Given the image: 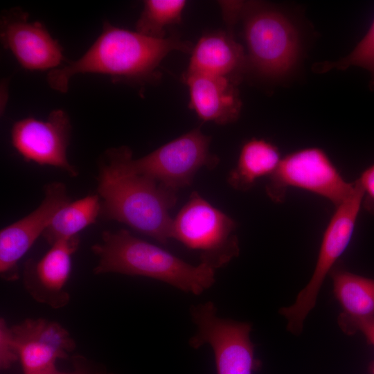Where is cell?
Masks as SVG:
<instances>
[{
	"mask_svg": "<svg viewBox=\"0 0 374 374\" xmlns=\"http://www.w3.org/2000/svg\"><path fill=\"white\" fill-rule=\"evenodd\" d=\"M44 374H89L87 370L85 368H83L82 366H80L78 368H75L73 371L71 372H61L55 368L46 372Z\"/></svg>",
	"mask_w": 374,
	"mask_h": 374,
	"instance_id": "cell-25",
	"label": "cell"
},
{
	"mask_svg": "<svg viewBox=\"0 0 374 374\" xmlns=\"http://www.w3.org/2000/svg\"><path fill=\"white\" fill-rule=\"evenodd\" d=\"M353 192L335 206L324 231L315 268L306 286L299 293L295 302L280 310L287 321V330L299 335L303 322L316 304L317 298L328 274L348 246L354 233L359 213L362 206L363 193L355 181Z\"/></svg>",
	"mask_w": 374,
	"mask_h": 374,
	"instance_id": "cell-6",
	"label": "cell"
},
{
	"mask_svg": "<svg viewBox=\"0 0 374 374\" xmlns=\"http://www.w3.org/2000/svg\"><path fill=\"white\" fill-rule=\"evenodd\" d=\"M362 193V207L374 215V163L364 170L356 180Z\"/></svg>",
	"mask_w": 374,
	"mask_h": 374,
	"instance_id": "cell-24",
	"label": "cell"
},
{
	"mask_svg": "<svg viewBox=\"0 0 374 374\" xmlns=\"http://www.w3.org/2000/svg\"><path fill=\"white\" fill-rule=\"evenodd\" d=\"M245 13L244 33L251 66L268 78L287 75L299 55V37L294 24L283 13L269 8Z\"/></svg>",
	"mask_w": 374,
	"mask_h": 374,
	"instance_id": "cell-8",
	"label": "cell"
},
{
	"mask_svg": "<svg viewBox=\"0 0 374 374\" xmlns=\"http://www.w3.org/2000/svg\"><path fill=\"white\" fill-rule=\"evenodd\" d=\"M324 69H346L352 66H360L371 71L374 69V21L369 30L350 53Z\"/></svg>",
	"mask_w": 374,
	"mask_h": 374,
	"instance_id": "cell-21",
	"label": "cell"
},
{
	"mask_svg": "<svg viewBox=\"0 0 374 374\" xmlns=\"http://www.w3.org/2000/svg\"><path fill=\"white\" fill-rule=\"evenodd\" d=\"M242 47L224 31L203 35L192 48L186 73H198L228 78L234 76L244 66Z\"/></svg>",
	"mask_w": 374,
	"mask_h": 374,
	"instance_id": "cell-16",
	"label": "cell"
},
{
	"mask_svg": "<svg viewBox=\"0 0 374 374\" xmlns=\"http://www.w3.org/2000/svg\"><path fill=\"white\" fill-rule=\"evenodd\" d=\"M329 275L343 314L355 318L374 316V279L351 273L337 263Z\"/></svg>",
	"mask_w": 374,
	"mask_h": 374,
	"instance_id": "cell-18",
	"label": "cell"
},
{
	"mask_svg": "<svg viewBox=\"0 0 374 374\" xmlns=\"http://www.w3.org/2000/svg\"><path fill=\"white\" fill-rule=\"evenodd\" d=\"M24 374H44L55 368L58 359L67 357L75 343L60 323L28 319L10 327Z\"/></svg>",
	"mask_w": 374,
	"mask_h": 374,
	"instance_id": "cell-13",
	"label": "cell"
},
{
	"mask_svg": "<svg viewBox=\"0 0 374 374\" xmlns=\"http://www.w3.org/2000/svg\"><path fill=\"white\" fill-rule=\"evenodd\" d=\"M190 49L188 42L174 37L153 38L105 21L101 33L84 54L48 71L47 82L53 89L65 93L70 79L78 73H100L118 81L147 80L169 53Z\"/></svg>",
	"mask_w": 374,
	"mask_h": 374,
	"instance_id": "cell-1",
	"label": "cell"
},
{
	"mask_svg": "<svg viewBox=\"0 0 374 374\" xmlns=\"http://www.w3.org/2000/svg\"><path fill=\"white\" fill-rule=\"evenodd\" d=\"M78 235L60 240L38 260H29L24 270L26 290L36 301L58 309L68 304L66 290L71 270V256L79 245Z\"/></svg>",
	"mask_w": 374,
	"mask_h": 374,
	"instance_id": "cell-14",
	"label": "cell"
},
{
	"mask_svg": "<svg viewBox=\"0 0 374 374\" xmlns=\"http://www.w3.org/2000/svg\"><path fill=\"white\" fill-rule=\"evenodd\" d=\"M19 360L17 352L13 341L10 327L3 319L0 321V365L1 368H9Z\"/></svg>",
	"mask_w": 374,
	"mask_h": 374,
	"instance_id": "cell-23",
	"label": "cell"
},
{
	"mask_svg": "<svg viewBox=\"0 0 374 374\" xmlns=\"http://www.w3.org/2000/svg\"><path fill=\"white\" fill-rule=\"evenodd\" d=\"M184 0H145L136 31L153 38H165L166 28L181 20Z\"/></svg>",
	"mask_w": 374,
	"mask_h": 374,
	"instance_id": "cell-20",
	"label": "cell"
},
{
	"mask_svg": "<svg viewBox=\"0 0 374 374\" xmlns=\"http://www.w3.org/2000/svg\"><path fill=\"white\" fill-rule=\"evenodd\" d=\"M98 195H89L69 202L55 213L42 235L51 245L55 242L78 235L93 224L100 213Z\"/></svg>",
	"mask_w": 374,
	"mask_h": 374,
	"instance_id": "cell-19",
	"label": "cell"
},
{
	"mask_svg": "<svg viewBox=\"0 0 374 374\" xmlns=\"http://www.w3.org/2000/svg\"><path fill=\"white\" fill-rule=\"evenodd\" d=\"M0 27L2 44L24 69L50 71L65 60L62 46L46 28L39 21H30L22 10L6 11Z\"/></svg>",
	"mask_w": 374,
	"mask_h": 374,
	"instance_id": "cell-11",
	"label": "cell"
},
{
	"mask_svg": "<svg viewBox=\"0 0 374 374\" xmlns=\"http://www.w3.org/2000/svg\"><path fill=\"white\" fill-rule=\"evenodd\" d=\"M70 133L68 114L57 109L53 110L46 120L28 117L15 122L11 130V141L26 161L57 167L76 176V170L66 157Z\"/></svg>",
	"mask_w": 374,
	"mask_h": 374,
	"instance_id": "cell-10",
	"label": "cell"
},
{
	"mask_svg": "<svg viewBox=\"0 0 374 374\" xmlns=\"http://www.w3.org/2000/svg\"><path fill=\"white\" fill-rule=\"evenodd\" d=\"M98 258L96 274L141 276L168 283L185 292L202 294L215 281V269L190 265L172 253L132 235L128 231H105L91 248Z\"/></svg>",
	"mask_w": 374,
	"mask_h": 374,
	"instance_id": "cell-2",
	"label": "cell"
},
{
	"mask_svg": "<svg viewBox=\"0 0 374 374\" xmlns=\"http://www.w3.org/2000/svg\"><path fill=\"white\" fill-rule=\"evenodd\" d=\"M355 181H346L328 154L312 147L293 152L281 160L267 178L265 191L275 203L284 202L292 188L323 197L337 206L354 190Z\"/></svg>",
	"mask_w": 374,
	"mask_h": 374,
	"instance_id": "cell-7",
	"label": "cell"
},
{
	"mask_svg": "<svg viewBox=\"0 0 374 374\" xmlns=\"http://www.w3.org/2000/svg\"><path fill=\"white\" fill-rule=\"evenodd\" d=\"M235 229L233 219L193 191L172 219L171 238L198 251L200 263L216 269L239 254Z\"/></svg>",
	"mask_w": 374,
	"mask_h": 374,
	"instance_id": "cell-5",
	"label": "cell"
},
{
	"mask_svg": "<svg viewBox=\"0 0 374 374\" xmlns=\"http://www.w3.org/2000/svg\"><path fill=\"white\" fill-rule=\"evenodd\" d=\"M281 158L273 143L252 138L242 145L237 164L230 171L227 181L237 190H249L259 179L271 176Z\"/></svg>",
	"mask_w": 374,
	"mask_h": 374,
	"instance_id": "cell-17",
	"label": "cell"
},
{
	"mask_svg": "<svg viewBox=\"0 0 374 374\" xmlns=\"http://www.w3.org/2000/svg\"><path fill=\"white\" fill-rule=\"evenodd\" d=\"M369 371L371 374H374V361L370 364Z\"/></svg>",
	"mask_w": 374,
	"mask_h": 374,
	"instance_id": "cell-26",
	"label": "cell"
},
{
	"mask_svg": "<svg viewBox=\"0 0 374 374\" xmlns=\"http://www.w3.org/2000/svg\"><path fill=\"white\" fill-rule=\"evenodd\" d=\"M184 80L189 90L190 107L201 120L224 125L238 118L241 102L234 80L185 73Z\"/></svg>",
	"mask_w": 374,
	"mask_h": 374,
	"instance_id": "cell-15",
	"label": "cell"
},
{
	"mask_svg": "<svg viewBox=\"0 0 374 374\" xmlns=\"http://www.w3.org/2000/svg\"><path fill=\"white\" fill-rule=\"evenodd\" d=\"M44 192V198L35 210L1 230L0 273L5 280L18 278L19 260L43 234L59 209L70 202L61 182L47 185Z\"/></svg>",
	"mask_w": 374,
	"mask_h": 374,
	"instance_id": "cell-12",
	"label": "cell"
},
{
	"mask_svg": "<svg viewBox=\"0 0 374 374\" xmlns=\"http://www.w3.org/2000/svg\"><path fill=\"white\" fill-rule=\"evenodd\" d=\"M190 312L197 330L189 344L195 349L210 346L217 373L252 374L258 364L249 337L251 323L218 317L211 301L193 305Z\"/></svg>",
	"mask_w": 374,
	"mask_h": 374,
	"instance_id": "cell-9",
	"label": "cell"
},
{
	"mask_svg": "<svg viewBox=\"0 0 374 374\" xmlns=\"http://www.w3.org/2000/svg\"><path fill=\"white\" fill-rule=\"evenodd\" d=\"M210 143L211 137L195 128L139 159H134L125 146L107 150L105 158L121 172L147 177L177 192L190 185L199 170H212L218 164Z\"/></svg>",
	"mask_w": 374,
	"mask_h": 374,
	"instance_id": "cell-4",
	"label": "cell"
},
{
	"mask_svg": "<svg viewBox=\"0 0 374 374\" xmlns=\"http://www.w3.org/2000/svg\"><path fill=\"white\" fill-rule=\"evenodd\" d=\"M338 324L348 335L360 332L364 335L367 341L374 346V316L355 318L341 313L338 317Z\"/></svg>",
	"mask_w": 374,
	"mask_h": 374,
	"instance_id": "cell-22",
	"label": "cell"
},
{
	"mask_svg": "<svg viewBox=\"0 0 374 374\" xmlns=\"http://www.w3.org/2000/svg\"><path fill=\"white\" fill-rule=\"evenodd\" d=\"M100 213L107 220L124 223L161 244L171 238L170 210L177 193L147 177L121 172L105 161L98 177Z\"/></svg>",
	"mask_w": 374,
	"mask_h": 374,
	"instance_id": "cell-3",
	"label": "cell"
},
{
	"mask_svg": "<svg viewBox=\"0 0 374 374\" xmlns=\"http://www.w3.org/2000/svg\"><path fill=\"white\" fill-rule=\"evenodd\" d=\"M371 72L372 73V75L374 77V69Z\"/></svg>",
	"mask_w": 374,
	"mask_h": 374,
	"instance_id": "cell-27",
	"label": "cell"
}]
</instances>
